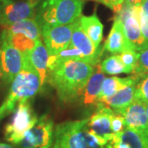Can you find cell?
Segmentation results:
<instances>
[{
    "instance_id": "obj_1",
    "label": "cell",
    "mask_w": 148,
    "mask_h": 148,
    "mask_svg": "<svg viewBox=\"0 0 148 148\" xmlns=\"http://www.w3.org/2000/svg\"><path fill=\"white\" fill-rule=\"evenodd\" d=\"M93 73V66L87 63L73 59L58 60L54 55H49L46 82L56 90L60 101L70 102L83 94Z\"/></svg>"
},
{
    "instance_id": "obj_2",
    "label": "cell",
    "mask_w": 148,
    "mask_h": 148,
    "mask_svg": "<svg viewBox=\"0 0 148 148\" xmlns=\"http://www.w3.org/2000/svg\"><path fill=\"white\" fill-rule=\"evenodd\" d=\"M40 89L41 88L39 74L25 55L23 68L12 82L9 93L0 106V120L14 112L18 105L32 98Z\"/></svg>"
},
{
    "instance_id": "obj_3",
    "label": "cell",
    "mask_w": 148,
    "mask_h": 148,
    "mask_svg": "<svg viewBox=\"0 0 148 148\" xmlns=\"http://www.w3.org/2000/svg\"><path fill=\"white\" fill-rule=\"evenodd\" d=\"M35 19L40 28L46 25H68L82 16L84 0H41Z\"/></svg>"
},
{
    "instance_id": "obj_4",
    "label": "cell",
    "mask_w": 148,
    "mask_h": 148,
    "mask_svg": "<svg viewBox=\"0 0 148 148\" xmlns=\"http://www.w3.org/2000/svg\"><path fill=\"white\" fill-rule=\"evenodd\" d=\"M53 148H105L90 133L87 119L58 124L53 132Z\"/></svg>"
},
{
    "instance_id": "obj_5",
    "label": "cell",
    "mask_w": 148,
    "mask_h": 148,
    "mask_svg": "<svg viewBox=\"0 0 148 148\" xmlns=\"http://www.w3.org/2000/svg\"><path fill=\"white\" fill-rule=\"evenodd\" d=\"M39 40H42L41 28L35 17L3 28L1 35V42L16 48L23 53H29Z\"/></svg>"
},
{
    "instance_id": "obj_6",
    "label": "cell",
    "mask_w": 148,
    "mask_h": 148,
    "mask_svg": "<svg viewBox=\"0 0 148 148\" xmlns=\"http://www.w3.org/2000/svg\"><path fill=\"white\" fill-rule=\"evenodd\" d=\"M38 120L31 105L28 102L21 103L16 107L11 121L5 126V139L17 145L24 136Z\"/></svg>"
},
{
    "instance_id": "obj_7",
    "label": "cell",
    "mask_w": 148,
    "mask_h": 148,
    "mask_svg": "<svg viewBox=\"0 0 148 148\" xmlns=\"http://www.w3.org/2000/svg\"><path fill=\"white\" fill-rule=\"evenodd\" d=\"M139 6H130L123 3L121 10L115 13L114 17L121 21L125 37L132 49L140 51L148 48L147 43L144 40L138 18Z\"/></svg>"
},
{
    "instance_id": "obj_8",
    "label": "cell",
    "mask_w": 148,
    "mask_h": 148,
    "mask_svg": "<svg viewBox=\"0 0 148 148\" xmlns=\"http://www.w3.org/2000/svg\"><path fill=\"white\" fill-rule=\"evenodd\" d=\"M53 122L49 115H42L26 133L17 148H50L53 141Z\"/></svg>"
},
{
    "instance_id": "obj_9",
    "label": "cell",
    "mask_w": 148,
    "mask_h": 148,
    "mask_svg": "<svg viewBox=\"0 0 148 148\" xmlns=\"http://www.w3.org/2000/svg\"><path fill=\"white\" fill-rule=\"evenodd\" d=\"M40 3L39 0H8L0 3V25L5 28L18 21L34 18Z\"/></svg>"
},
{
    "instance_id": "obj_10",
    "label": "cell",
    "mask_w": 148,
    "mask_h": 148,
    "mask_svg": "<svg viewBox=\"0 0 148 148\" xmlns=\"http://www.w3.org/2000/svg\"><path fill=\"white\" fill-rule=\"evenodd\" d=\"M95 106V112L87 119V126L90 133L105 147L115 134L111 128V119L114 112L101 102H97Z\"/></svg>"
},
{
    "instance_id": "obj_11",
    "label": "cell",
    "mask_w": 148,
    "mask_h": 148,
    "mask_svg": "<svg viewBox=\"0 0 148 148\" xmlns=\"http://www.w3.org/2000/svg\"><path fill=\"white\" fill-rule=\"evenodd\" d=\"M73 23L68 25H46L41 27L42 40L49 55L58 54L69 45L72 39Z\"/></svg>"
},
{
    "instance_id": "obj_12",
    "label": "cell",
    "mask_w": 148,
    "mask_h": 148,
    "mask_svg": "<svg viewBox=\"0 0 148 148\" xmlns=\"http://www.w3.org/2000/svg\"><path fill=\"white\" fill-rule=\"evenodd\" d=\"M25 55L16 48L1 42L0 64L3 73V80L6 84L12 83L24 65Z\"/></svg>"
},
{
    "instance_id": "obj_13",
    "label": "cell",
    "mask_w": 148,
    "mask_h": 148,
    "mask_svg": "<svg viewBox=\"0 0 148 148\" xmlns=\"http://www.w3.org/2000/svg\"><path fill=\"white\" fill-rule=\"evenodd\" d=\"M70 44L83 54L86 63L95 66L101 63L104 48H96L81 27L79 19L74 21Z\"/></svg>"
},
{
    "instance_id": "obj_14",
    "label": "cell",
    "mask_w": 148,
    "mask_h": 148,
    "mask_svg": "<svg viewBox=\"0 0 148 148\" xmlns=\"http://www.w3.org/2000/svg\"><path fill=\"white\" fill-rule=\"evenodd\" d=\"M118 114L123 117L125 127L148 133V117L146 103L134 99L132 104Z\"/></svg>"
},
{
    "instance_id": "obj_15",
    "label": "cell",
    "mask_w": 148,
    "mask_h": 148,
    "mask_svg": "<svg viewBox=\"0 0 148 148\" xmlns=\"http://www.w3.org/2000/svg\"><path fill=\"white\" fill-rule=\"evenodd\" d=\"M105 148H148V133L125 127L115 133Z\"/></svg>"
},
{
    "instance_id": "obj_16",
    "label": "cell",
    "mask_w": 148,
    "mask_h": 148,
    "mask_svg": "<svg viewBox=\"0 0 148 148\" xmlns=\"http://www.w3.org/2000/svg\"><path fill=\"white\" fill-rule=\"evenodd\" d=\"M30 62V64L39 74L40 80V88L47 81L48 61L49 53L45 48L42 40H39L35 47L27 53H24Z\"/></svg>"
},
{
    "instance_id": "obj_17",
    "label": "cell",
    "mask_w": 148,
    "mask_h": 148,
    "mask_svg": "<svg viewBox=\"0 0 148 148\" xmlns=\"http://www.w3.org/2000/svg\"><path fill=\"white\" fill-rule=\"evenodd\" d=\"M103 48L105 50L113 54L120 53L128 49H132L125 37L123 24L119 19L114 18V24Z\"/></svg>"
},
{
    "instance_id": "obj_18",
    "label": "cell",
    "mask_w": 148,
    "mask_h": 148,
    "mask_svg": "<svg viewBox=\"0 0 148 148\" xmlns=\"http://www.w3.org/2000/svg\"><path fill=\"white\" fill-rule=\"evenodd\" d=\"M101 63L95 65L96 71L90 76L85 87L82 94V102L85 105H96L97 103L102 85L106 79L105 73L101 69Z\"/></svg>"
},
{
    "instance_id": "obj_19",
    "label": "cell",
    "mask_w": 148,
    "mask_h": 148,
    "mask_svg": "<svg viewBox=\"0 0 148 148\" xmlns=\"http://www.w3.org/2000/svg\"><path fill=\"white\" fill-rule=\"evenodd\" d=\"M141 78L142 77L138 74H133V76L123 77V78L118 77H107V78L106 77L102 85L101 93L99 95L97 102L114 95V94H116L119 90L126 87L127 86L138 84Z\"/></svg>"
},
{
    "instance_id": "obj_20",
    "label": "cell",
    "mask_w": 148,
    "mask_h": 148,
    "mask_svg": "<svg viewBox=\"0 0 148 148\" xmlns=\"http://www.w3.org/2000/svg\"><path fill=\"white\" fill-rule=\"evenodd\" d=\"M137 84L127 86L126 87L119 90L116 94L110 97L106 98L98 102H101L111 108L114 113H119L126 107L132 104L135 99V89Z\"/></svg>"
},
{
    "instance_id": "obj_21",
    "label": "cell",
    "mask_w": 148,
    "mask_h": 148,
    "mask_svg": "<svg viewBox=\"0 0 148 148\" xmlns=\"http://www.w3.org/2000/svg\"><path fill=\"white\" fill-rule=\"evenodd\" d=\"M79 22L82 30L86 36L90 39L96 48H100L103 39V25L94 13L91 16H82L79 18Z\"/></svg>"
},
{
    "instance_id": "obj_22",
    "label": "cell",
    "mask_w": 148,
    "mask_h": 148,
    "mask_svg": "<svg viewBox=\"0 0 148 148\" xmlns=\"http://www.w3.org/2000/svg\"><path fill=\"white\" fill-rule=\"evenodd\" d=\"M101 69L105 74L118 75L120 73H129V71L122 63L119 53H114L106 58L101 63Z\"/></svg>"
},
{
    "instance_id": "obj_23",
    "label": "cell",
    "mask_w": 148,
    "mask_h": 148,
    "mask_svg": "<svg viewBox=\"0 0 148 148\" xmlns=\"http://www.w3.org/2000/svg\"><path fill=\"white\" fill-rule=\"evenodd\" d=\"M55 58L58 60H67V59H73V60H78V61H82L86 63L83 54L80 52L79 50L73 45H72L70 43L67 47L59 52L58 54L54 55Z\"/></svg>"
},
{
    "instance_id": "obj_24",
    "label": "cell",
    "mask_w": 148,
    "mask_h": 148,
    "mask_svg": "<svg viewBox=\"0 0 148 148\" xmlns=\"http://www.w3.org/2000/svg\"><path fill=\"white\" fill-rule=\"evenodd\" d=\"M119 56L121 59L122 63L129 71V73H133L134 69L138 63V52L133 49H128L119 53Z\"/></svg>"
},
{
    "instance_id": "obj_25",
    "label": "cell",
    "mask_w": 148,
    "mask_h": 148,
    "mask_svg": "<svg viewBox=\"0 0 148 148\" xmlns=\"http://www.w3.org/2000/svg\"><path fill=\"white\" fill-rule=\"evenodd\" d=\"M133 74L143 77L148 74V48L138 51V59Z\"/></svg>"
},
{
    "instance_id": "obj_26",
    "label": "cell",
    "mask_w": 148,
    "mask_h": 148,
    "mask_svg": "<svg viewBox=\"0 0 148 148\" xmlns=\"http://www.w3.org/2000/svg\"><path fill=\"white\" fill-rule=\"evenodd\" d=\"M135 99L148 104V74L142 77L136 86Z\"/></svg>"
},
{
    "instance_id": "obj_27",
    "label": "cell",
    "mask_w": 148,
    "mask_h": 148,
    "mask_svg": "<svg viewBox=\"0 0 148 148\" xmlns=\"http://www.w3.org/2000/svg\"><path fill=\"white\" fill-rule=\"evenodd\" d=\"M111 128L114 133H119L125 128L124 119L121 114L114 113L111 119Z\"/></svg>"
},
{
    "instance_id": "obj_28",
    "label": "cell",
    "mask_w": 148,
    "mask_h": 148,
    "mask_svg": "<svg viewBox=\"0 0 148 148\" xmlns=\"http://www.w3.org/2000/svg\"><path fill=\"white\" fill-rule=\"evenodd\" d=\"M138 18H139L142 35L148 45V16L145 15L142 12L140 6H139V11H138Z\"/></svg>"
},
{
    "instance_id": "obj_29",
    "label": "cell",
    "mask_w": 148,
    "mask_h": 148,
    "mask_svg": "<svg viewBox=\"0 0 148 148\" xmlns=\"http://www.w3.org/2000/svg\"><path fill=\"white\" fill-rule=\"evenodd\" d=\"M95 1L110 8L114 12V13H118L121 10L122 7L124 3V0H95Z\"/></svg>"
},
{
    "instance_id": "obj_30",
    "label": "cell",
    "mask_w": 148,
    "mask_h": 148,
    "mask_svg": "<svg viewBox=\"0 0 148 148\" xmlns=\"http://www.w3.org/2000/svg\"><path fill=\"white\" fill-rule=\"evenodd\" d=\"M143 0H124V3L130 6H140Z\"/></svg>"
},
{
    "instance_id": "obj_31",
    "label": "cell",
    "mask_w": 148,
    "mask_h": 148,
    "mask_svg": "<svg viewBox=\"0 0 148 148\" xmlns=\"http://www.w3.org/2000/svg\"><path fill=\"white\" fill-rule=\"evenodd\" d=\"M140 8L143 13L148 16V0H143L142 4L140 5Z\"/></svg>"
},
{
    "instance_id": "obj_32",
    "label": "cell",
    "mask_w": 148,
    "mask_h": 148,
    "mask_svg": "<svg viewBox=\"0 0 148 148\" xmlns=\"http://www.w3.org/2000/svg\"><path fill=\"white\" fill-rule=\"evenodd\" d=\"M0 148H15L14 147L8 145V144H5V143H0Z\"/></svg>"
},
{
    "instance_id": "obj_33",
    "label": "cell",
    "mask_w": 148,
    "mask_h": 148,
    "mask_svg": "<svg viewBox=\"0 0 148 148\" xmlns=\"http://www.w3.org/2000/svg\"><path fill=\"white\" fill-rule=\"evenodd\" d=\"M147 114L148 117V104H147Z\"/></svg>"
},
{
    "instance_id": "obj_34",
    "label": "cell",
    "mask_w": 148,
    "mask_h": 148,
    "mask_svg": "<svg viewBox=\"0 0 148 148\" xmlns=\"http://www.w3.org/2000/svg\"><path fill=\"white\" fill-rule=\"evenodd\" d=\"M6 1H8V0H0V3H2L3 2H6Z\"/></svg>"
},
{
    "instance_id": "obj_35",
    "label": "cell",
    "mask_w": 148,
    "mask_h": 148,
    "mask_svg": "<svg viewBox=\"0 0 148 148\" xmlns=\"http://www.w3.org/2000/svg\"><path fill=\"white\" fill-rule=\"evenodd\" d=\"M39 1H40V2H41V0H39Z\"/></svg>"
}]
</instances>
